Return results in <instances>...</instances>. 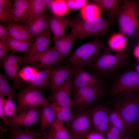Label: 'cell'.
<instances>
[{
  "label": "cell",
  "instance_id": "1",
  "mask_svg": "<svg viewBox=\"0 0 139 139\" xmlns=\"http://www.w3.org/2000/svg\"><path fill=\"white\" fill-rule=\"evenodd\" d=\"M116 17L120 32L131 39L135 37L138 22L139 3L124 0Z\"/></svg>",
  "mask_w": 139,
  "mask_h": 139
},
{
  "label": "cell",
  "instance_id": "2",
  "mask_svg": "<svg viewBox=\"0 0 139 139\" xmlns=\"http://www.w3.org/2000/svg\"><path fill=\"white\" fill-rule=\"evenodd\" d=\"M109 25L107 20L100 17L90 21L71 20L69 26L71 28V33L76 39L101 35L107 31Z\"/></svg>",
  "mask_w": 139,
  "mask_h": 139
},
{
  "label": "cell",
  "instance_id": "3",
  "mask_svg": "<svg viewBox=\"0 0 139 139\" xmlns=\"http://www.w3.org/2000/svg\"><path fill=\"white\" fill-rule=\"evenodd\" d=\"M102 42L96 39L85 43L77 48L67 61L68 66L77 69L83 68L94 61L100 54Z\"/></svg>",
  "mask_w": 139,
  "mask_h": 139
},
{
  "label": "cell",
  "instance_id": "4",
  "mask_svg": "<svg viewBox=\"0 0 139 139\" xmlns=\"http://www.w3.org/2000/svg\"><path fill=\"white\" fill-rule=\"evenodd\" d=\"M135 92L121 95L115 104V109L123 118L127 128L131 129L139 120V94Z\"/></svg>",
  "mask_w": 139,
  "mask_h": 139
},
{
  "label": "cell",
  "instance_id": "5",
  "mask_svg": "<svg viewBox=\"0 0 139 139\" xmlns=\"http://www.w3.org/2000/svg\"><path fill=\"white\" fill-rule=\"evenodd\" d=\"M42 90L27 85L18 94L17 108L19 113L49 104L42 94Z\"/></svg>",
  "mask_w": 139,
  "mask_h": 139
},
{
  "label": "cell",
  "instance_id": "6",
  "mask_svg": "<svg viewBox=\"0 0 139 139\" xmlns=\"http://www.w3.org/2000/svg\"><path fill=\"white\" fill-rule=\"evenodd\" d=\"M66 123L67 130L73 139H85L92 126L87 110L75 111Z\"/></svg>",
  "mask_w": 139,
  "mask_h": 139
},
{
  "label": "cell",
  "instance_id": "7",
  "mask_svg": "<svg viewBox=\"0 0 139 139\" xmlns=\"http://www.w3.org/2000/svg\"><path fill=\"white\" fill-rule=\"evenodd\" d=\"M128 51L125 48L121 50L116 51L114 54L108 51L100 53L94 60L95 69L102 73L115 69L125 62L127 58Z\"/></svg>",
  "mask_w": 139,
  "mask_h": 139
},
{
  "label": "cell",
  "instance_id": "8",
  "mask_svg": "<svg viewBox=\"0 0 139 139\" xmlns=\"http://www.w3.org/2000/svg\"><path fill=\"white\" fill-rule=\"evenodd\" d=\"M19 57L20 65L25 63H29L34 67L37 62L40 63L38 69H40L43 67L55 66L64 60L54 46L50 47L44 51L36 55Z\"/></svg>",
  "mask_w": 139,
  "mask_h": 139
},
{
  "label": "cell",
  "instance_id": "9",
  "mask_svg": "<svg viewBox=\"0 0 139 139\" xmlns=\"http://www.w3.org/2000/svg\"><path fill=\"white\" fill-rule=\"evenodd\" d=\"M101 88L88 87L81 88L74 92V104L72 109L75 111L87 110L102 94Z\"/></svg>",
  "mask_w": 139,
  "mask_h": 139
},
{
  "label": "cell",
  "instance_id": "10",
  "mask_svg": "<svg viewBox=\"0 0 139 139\" xmlns=\"http://www.w3.org/2000/svg\"><path fill=\"white\" fill-rule=\"evenodd\" d=\"M139 91V74L133 71L122 74L114 84L111 92L115 95L133 93Z\"/></svg>",
  "mask_w": 139,
  "mask_h": 139
},
{
  "label": "cell",
  "instance_id": "11",
  "mask_svg": "<svg viewBox=\"0 0 139 139\" xmlns=\"http://www.w3.org/2000/svg\"><path fill=\"white\" fill-rule=\"evenodd\" d=\"M1 61L2 67L5 71V75L13 80L14 89L20 88L22 84V80L20 76L19 71V64H20L19 56L13 53H8Z\"/></svg>",
  "mask_w": 139,
  "mask_h": 139
},
{
  "label": "cell",
  "instance_id": "12",
  "mask_svg": "<svg viewBox=\"0 0 139 139\" xmlns=\"http://www.w3.org/2000/svg\"><path fill=\"white\" fill-rule=\"evenodd\" d=\"M73 75L69 77L62 86L49 97V100L62 106L72 109L74 101L71 98V92L73 88Z\"/></svg>",
  "mask_w": 139,
  "mask_h": 139
},
{
  "label": "cell",
  "instance_id": "13",
  "mask_svg": "<svg viewBox=\"0 0 139 139\" xmlns=\"http://www.w3.org/2000/svg\"><path fill=\"white\" fill-rule=\"evenodd\" d=\"M40 107L33 108L19 113L14 118L8 119L10 126L29 128L39 122Z\"/></svg>",
  "mask_w": 139,
  "mask_h": 139
},
{
  "label": "cell",
  "instance_id": "14",
  "mask_svg": "<svg viewBox=\"0 0 139 139\" xmlns=\"http://www.w3.org/2000/svg\"><path fill=\"white\" fill-rule=\"evenodd\" d=\"M88 112L92 126L97 132L103 135L110 123L109 112L101 106L95 107Z\"/></svg>",
  "mask_w": 139,
  "mask_h": 139
},
{
  "label": "cell",
  "instance_id": "15",
  "mask_svg": "<svg viewBox=\"0 0 139 139\" xmlns=\"http://www.w3.org/2000/svg\"><path fill=\"white\" fill-rule=\"evenodd\" d=\"M51 89L52 94L55 92L70 76L74 75L77 69L68 66L49 69Z\"/></svg>",
  "mask_w": 139,
  "mask_h": 139
},
{
  "label": "cell",
  "instance_id": "16",
  "mask_svg": "<svg viewBox=\"0 0 139 139\" xmlns=\"http://www.w3.org/2000/svg\"><path fill=\"white\" fill-rule=\"evenodd\" d=\"M85 87L101 88V83L97 77L84 70L77 69L73 75V88L74 92Z\"/></svg>",
  "mask_w": 139,
  "mask_h": 139
},
{
  "label": "cell",
  "instance_id": "17",
  "mask_svg": "<svg viewBox=\"0 0 139 139\" xmlns=\"http://www.w3.org/2000/svg\"><path fill=\"white\" fill-rule=\"evenodd\" d=\"M51 32L49 28L37 37L34 42L29 46L25 56L36 55L46 50L50 43Z\"/></svg>",
  "mask_w": 139,
  "mask_h": 139
},
{
  "label": "cell",
  "instance_id": "18",
  "mask_svg": "<svg viewBox=\"0 0 139 139\" xmlns=\"http://www.w3.org/2000/svg\"><path fill=\"white\" fill-rule=\"evenodd\" d=\"M71 20L56 15L49 18V27L53 33V40H56L66 35V30L69 26Z\"/></svg>",
  "mask_w": 139,
  "mask_h": 139
},
{
  "label": "cell",
  "instance_id": "19",
  "mask_svg": "<svg viewBox=\"0 0 139 139\" xmlns=\"http://www.w3.org/2000/svg\"><path fill=\"white\" fill-rule=\"evenodd\" d=\"M47 8L44 0H29L28 8L23 22L28 25L44 14Z\"/></svg>",
  "mask_w": 139,
  "mask_h": 139
},
{
  "label": "cell",
  "instance_id": "20",
  "mask_svg": "<svg viewBox=\"0 0 139 139\" xmlns=\"http://www.w3.org/2000/svg\"><path fill=\"white\" fill-rule=\"evenodd\" d=\"M7 27L11 37L25 41L30 45L33 41V38L29 34L27 25L8 22Z\"/></svg>",
  "mask_w": 139,
  "mask_h": 139
},
{
  "label": "cell",
  "instance_id": "21",
  "mask_svg": "<svg viewBox=\"0 0 139 139\" xmlns=\"http://www.w3.org/2000/svg\"><path fill=\"white\" fill-rule=\"evenodd\" d=\"M27 25L30 36L36 38L49 28V18L44 14Z\"/></svg>",
  "mask_w": 139,
  "mask_h": 139
},
{
  "label": "cell",
  "instance_id": "22",
  "mask_svg": "<svg viewBox=\"0 0 139 139\" xmlns=\"http://www.w3.org/2000/svg\"><path fill=\"white\" fill-rule=\"evenodd\" d=\"M29 5V0H15L10 12L12 21L23 22Z\"/></svg>",
  "mask_w": 139,
  "mask_h": 139
},
{
  "label": "cell",
  "instance_id": "23",
  "mask_svg": "<svg viewBox=\"0 0 139 139\" xmlns=\"http://www.w3.org/2000/svg\"><path fill=\"white\" fill-rule=\"evenodd\" d=\"M76 39L71 33L61 38L54 41V46L63 60L66 58Z\"/></svg>",
  "mask_w": 139,
  "mask_h": 139
},
{
  "label": "cell",
  "instance_id": "24",
  "mask_svg": "<svg viewBox=\"0 0 139 139\" xmlns=\"http://www.w3.org/2000/svg\"><path fill=\"white\" fill-rule=\"evenodd\" d=\"M40 125L41 131H47L55 119V111L50 104L41 107Z\"/></svg>",
  "mask_w": 139,
  "mask_h": 139
},
{
  "label": "cell",
  "instance_id": "25",
  "mask_svg": "<svg viewBox=\"0 0 139 139\" xmlns=\"http://www.w3.org/2000/svg\"><path fill=\"white\" fill-rule=\"evenodd\" d=\"M10 131L14 139H44L42 132L23 130L20 127L11 126Z\"/></svg>",
  "mask_w": 139,
  "mask_h": 139
},
{
  "label": "cell",
  "instance_id": "26",
  "mask_svg": "<svg viewBox=\"0 0 139 139\" xmlns=\"http://www.w3.org/2000/svg\"><path fill=\"white\" fill-rule=\"evenodd\" d=\"M122 1L118 0H93V3L97 5L100 8L108 11L110 16L116 17L120 10V4Z\"/></svg>",
  "mask_w": 139,
  "mask_h": 139
},
{
  "label": "cell",
  "instance_id": "27",
  "mask_svg": "<svg viewBox=\"0 0 139 139\" xmlns=\"http://www.w3.org/2000/svg\"><path fill=\"white\" fill-rule=\"evenodd\" d=\"M50 81L49 69L39 70L32 81L28 85L43 91L48 86Z\"/></svg>",
  "mask_w": 139,
  "mask_h": 139
},
{
  "label": "cell",
  "instance_id": "28",
  "mask_svg": "<svg viewBox=\"0 0 139 139\" xmlns=\"http://www.w3.org/2000/svg\"><path fill=\"white\" fill-rule=\"evenodd\" d=\"M80 13L83 20H91L100 17V8L93 3H88L81 9Z\"/></svg>",
  "mask_w": 139,
  "mask_h": 139
},
{
  "label": "cell",
  "instance_id": "29",
  "mask_svg": "<svg viewBox=\"0 0 139 139\" xmlns=\"http://www.w3.org/2000/svg\"><path fill=\"white\" fill-rule=\"evenodd\" d=\"M5 42L12 53L27 51L30 45L26 41L10 37L4 41Z\"/></svg>",
  "mask_w": 139,
  "mask_h": 139
},
{
  "label": "cell",
  "instance_id": "30",
  "mask_svg": "<svg viewBox=\"0 0 139 139\" xmlns=\"http://www.w3.org/2000/svg\"><path fill=\"white\" fill-rule=\"evenodd\" d=\"M127 41L125 36L120 32L113 34L109 38L108 44L111 50L120 51L125 48Z\"/></svg>",
  "mask_w": 139,
  "mask_h": 139
},
{
  "label": "cell",
  "instance_id": "31",
  "mask_svg": "<svg viewBox=\"0 0 139 139\" xmlns=\"http://www.w3.org/2000/svg\"><path fill=\"white\" fill-rule=\"evenodd\" d=\"M63 122L56 118L51 126V130L54 135L59 139H70V136Z\"/></svg>",
  "mask_w": 139,
  "mask_h": 139
},
{
  "label": "cell",
  "instance_id": "32",
  "mask_svg": "<svg viewBox=\"0 0 139 139\" xmlns=\"http://www.w3.org/2000/svg\"><path fill=\"white\" fill-rule=\"evenodd\" d=\"M50 105L55 111L56 118L66 123L71 120L72 115L70 108L54 102Z\"/></svg>",
  "mask_w": 139,
  "mask_h": 139
},
{
  "label": "cell",
  "instance_id": "33",
  "mask_svg": "<svg viewBox=\"0 0 139 139\" xmlns=\"http://www.w3.org/2000/svg\"><path fill=\"white\" fill-rule=\"evenodd\" d=\"M109 119L110 123L125 134L127 128L126 125L120 114L115 109L109 112Z\"/></svg>",
  "mask_w": 139,
  "mask_h": 139
},
{
  "label": "cell",
  "instance_id": "34",
  "mask_svg": "<svg viewBox=\"0 0 139 139\" xmlns=\"http://www.w3.org/2000/svg\"><path fill=\"white\" fill-rule=\"evenodd\" d=\"M6 75L0 74V95L7 97L14 96L15 91L12 88L7 80Z\"/></svg>",
  "mask_w": 139,
  "mask_h": 139
},
{
  "label": "cell",
  "instance_id": "35",
  "mask_svg": "<svg viewBox=\"0 0 139 139\" xmlns=\"http://www.w3.org/2000/svg\"><path fill=\"white\" fill-rule=\"evenodd\" d=\"M14 96H9L7 97L6 99H5L4 101L5 115L10 119L13 118L17 115V108L14 100Z\"/></svg>",
  "mask_w": 139,
  "mask_h": 139
},
{
  "label": "cell",
  "instance_id": "36",
  "mask_svg": "<svg viewBox=\"0 0 139 139\" xmlns=\"http://www.w3.org/2000/svg\"><path fill=\"white\" fill-rule=\"evenodd\" d=\"M39 70L34 67L27 66L19 71V74L22 80L30 83L32 81Z\"/></svg>",
  "mask_w": 139,
  "mask_h": 139
},
{
  "label": "cell",
  "instance_id": "37",
  "mask_svg": "<svg viewBox=\"0 0 139 139\" xmlns=\"http://www.w3.org/2000/svg\"><path fill=\"white\" fill-rule=\"evenodd\" d=\"M69 9L66 0H55L51 10L55 15L61 17L67 13Z\"/></svg>",
  "mask_w": 139,
  "mask_h": 139
},
{
  "label": "cell",
  "instance_id": "38",
  "mask_svg": "<svg viewBox=\"0 0 139 139\" xmlns=\"http://www.w3.org/2000/svg\"><path fill=\"white\" fill-rule=\"evenodd\" d=\"M69 9L75 10L81 9L88 3L86 0H66Z\"/></svg>",
  "mask_w": 139,
  "mask_h": 139
},
{
  "label": "cell",
  "instance_id": "39",
  "mask_svg": "<svg viewBox=\"0 0 139 139\" xmlns=\"http://www.w3.org/2000/svg\"><path fill=\"white\" fill-rule=\"evenodd\" d=\"M10 9H5L0 7V20L1 22H10L12 21Z\"/></svg>",
  "mask_w": 139,
  "mask_h": 139
},
{
  "label": "cell",
  "instance_id": "40",
  "mask_svg": "<svg viewBox=\"0 0 139 139\" xmlns=\"http://www.w3.org/2000/svg\"><path fill=\"white\" fill-rule=\"evenodd\" d=\"M10 49L6 42L0 40V59L1 61L8 54V51Z\"/></svg>",
  "mask_w": 139,
  "mask_h": 139
},
{
  "label": "cell",
  "instance_id": "41",
  "mask_svg": "<svg viewBox=\"0 0 139 139\" xmlns=\"http://www.w3.org/2000/svg\"><path fill=\"white\" fill-rule=\"evenodd\" d=\"M4 97L0 95V116L1 118L8 125V119L6 117L4 107Z\"/></svg>",
  "mask_w": 139,
  "mask_h": 139
},
{
  "label": "cell",
  "instance_id": "42",
  "mask_svg": "<svg viewBox=\"0 0 139 139\" xmlns=\"http://www.w3.org/2000/svg\"><path fill=\"white\" fill-rule=\"evenodd\" d=\"M11 37L8 31L7 27H4L0 24V39L4 41L9 37Z\"/></svg>",
  "mask_w": 139,
  "mask_h": 139
},
{
  "label": "cell",
  "instance_id": "43",
  "mask_svg": "<svg viewBox=\"0 0 139 139\" xmlns=\"http://www.w3.org/2000/svg\"><path fill=\"white\" fill-rule=\"evenodd\" d=\"M107 131L120 138L124 135L119 129L110 123Z\"/></svg>",
  "mask_w": 139,
  "mask_h": 139
},
{
  "label": "cell",
  "instance_id": "44",
  "mask_svg": "<svg viewBox=\"0 0 139 139\" xmlns=\"http://www.w3.org/2000/svg\"><path fill=\"white\" fill-rule=\"evenodd\" d=\"M85 139H104L103 135L98 132L90 133Z\"/></svg>",
  "mask_w": 139,
  "mask_h": 139
},
{
  "label": "cell",
  "instance_id": "45",
  "mask_svg": "<svg viewBox=\"0 0 139 139\" xmlns=\"http://www.w3.org/2000/svg\"><path fill=\"white\" fill-rule=\"evenodd\" d=\"M13 4L9 0H0V7L5 9H10Z\"/></svg>",
  "mask_w": 139,
  "mask_h": 139
},
{
  "label": "cell",
  "instance_id": "46",
  "mask_svg": "<svg viewBox=\"0 0 139 139\" xmlns=\"http://www.w3.org/2000/svg\"><path fill=\"white\" fill-rule=\"evenodd\" d=\"M42 132L44 136V139H59L54 135L50 128L45 132Z\"/></svg>",
  "mask_w": 139,
  "mask_h": 139
},
{
  "label": "cell",
  "instance_id": "47",
  "mask_svg": "<svg viewBox=\"0 0 139 139\" xmlns=\"http://www.w3.org/2000/svg\"><path fill=\"white\" fill-rule=\"evenodd\" d=\"M106 139H121L120 137L108 131H107Z\"/></svg>",
  "mask_w": 139,
  "mask_h": 139
},
{
  "label": "cell",
  "instance_id": "48",
  "mask_svg": "<svg viewBox=\"0 0 139 139\" xmlns=\"http://www.w3.org/2000/svg\"><path fill=\"white\" fill-rule=\"evenodd\" d=\"M47 7L51 10L55 0H44Z\"/></svg>",
  "mask_w": 139,
  "mask_h": 139
},
{
  "label": "cell",
  "instance_id": "49",
  "mask_svg": "<svg viewBox=\"0 0 139 139\" xmlns=\"http://www.w3.org/2000/svg\"><path fill=\"white\" fill-rule=\"evenodd\" d=\"M134 54L135 56L139 60V44L136 46L134 49Z\"/></svg>",
  "mask_w": 139,
  "mask_h": 139
},
{
  "label": "cell",
  "instance_id": "50",
  "mask_svg": "<svg viewBox=\"0 0 139 139\" xmlns=\"http://www.w3.org/2000/svg\"><path fill=\"white\" fill-rule=\"evenodd\" d=\"M136 72L139 74V64L137 66L136 68Z\"/></svg>",
  "mask_w": 139,
  "mask_h": 139
},
{
  "label": "cell",
  "instance_id": "51",
  "mask_svg": "<svg viewBox=\"0 0 139 139\" xmlns=\"http://www.w3.org/2000/svg\"><path fill=\"white\" fill-rule=\"evenodd\" d=\"M123 139H133L132 138L130 137H127L125 138H124Z\"/></svg>",
  "mask_w": 139,
  "mask_h": 139
},
{
  "label": "cell",
  "instance_id": "52",
  "mask_svg": "<svg viewBox=\"0 0 139 139\" xmlns=\"http://www.w3.org/2000/svg\"><path fill=\"white\" fill-rule=\"evenodd\" d=\"M137 27H138V28L139 30V22H138L137 24Z\"/></svg>",
  "mask_w": 139,
  "mask_h": 139
},
{
  "label": "cell",
  "instance_id": "53",
  "mask_svg": "<svg viewBox=\"0 0 139 139\" xmlns=\"http://www.w3.org/2000/svg\"><path fill=\"white\" fill-rule=\"evenodd\" d=\"M70 139H72V138H70Z\"/></svg>",
  "mask_w": 139,
  "mask_h": 139
}]
</instances>
